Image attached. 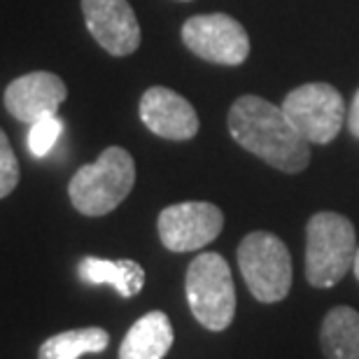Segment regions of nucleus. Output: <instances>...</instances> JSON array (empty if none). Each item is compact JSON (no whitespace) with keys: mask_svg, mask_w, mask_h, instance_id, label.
Returning <instances> with one entry per match:
<instances>
[{"mask_svg":"<svg viewBox=\"0 0 359 359\" xmlns=\"http://www.w3.org/2000/svg\"><path fill=\"white\" fill-rule=\"evenodd\" d=\"M348 128H350V133L359 140V89L355 93L353 105H350V112H348Z\"/></svg>","mask_w":359,"mask_h":359,"instance_id":"nucleus-18","label":"nucleus"},{"mask_svg":"<svg viewBox=\"0 0 359 359\" xmlns=\"http://www.w3.org/2000/svg\"><path fill=\"white\" fill-rule=\"evenodd\" d=\"M353 271H355V278L359 283V248H357V255H355V264H353Z\"/></svg>","mask_w":359,"mask_h":359,"instance_id":"nucleus-19","label":"nucleus"},{"mask_svg":"<svg viewBox=\"0 0 359 359\" xmlns=\"http://www.w3.org/2000/svg\"><path fill=\"white\" fill-rule=\"evenodd\" d=\"M82 14L93 40L112 56L140 47V24L128 0H82Z\"/></svg>","mask_w":359,"mask_h":359,"instance_id":"nucleus-9","label":"nucleus"},{"mask_svg":"<svg viewBox=\"0 0 359 359\" xmlns=\"http://www.w3.org/2000/svg\"><path fill=\"white\" fill-rule=\"evenodd\" d=\"M320 343L327 359H359V313L355 308H332L322 320Z\"/></svg>","mask_w":359,"mask_h":359,"instance_id":"nucleus-14","label":"nucleus"},{"mask_svg":"<svg viewBox=\"0 0 359 359\" xmlns=\"http://www.w3.org/2000/svg\"><path fill=\"white\" fill-rule=\"evenodd\" d=\"M184 292L191 315L208 332H224L236 315V287L226 259L217 252H203L191 259L184 278Z\"/></svg>","mask_w":359,"mask_h":359,"instance_id":"nucleus-4","label":"nucleus"},{"mask_svg":"<svg viewBox=\"0 0 359 359\" xmlns=\"http://www.w3.org/2000/svg\"><path fill=\"white\" fill-rule=\"evenodd\" d=\"M135 184V161L124 147H107L93 163L70 177L68 196L77 212L103 217L112 212Z\"/></svg>","mask_w":359,"mask_h":359,"instance_id":"nucleus-2","label":"nucleus"},{"mask_svg":"<svg viewBox=\"0 0 359 359\" xmlns=\"http://www.w3.org/2000/svg\"><path fill=\"white\" fill-rule=\"evenodd\" d=\"M357 255L355 226L339 212H318L306 226V278L313 287H334L348 276Z\"/></svg>","mask_w":359,"mask_h":359,"instance_id":"nucleus-3","label":"nucleus"},{"mask_svg":"<svg viewBox=\"0 0 359 359\" xmlns=\"http://www.w3.org/2000/svg\"><path fill=\"white\" fill-rule=\"evenodd\" d=\"M68 98V87L59 75L47 70H35L12 80L5 89V107L21 124H35L42 117L56 114Z\"/></svg>","mask_w":359,"mask_h":359,"instance_id":"nucleus-10","label":"nucleus"},{"mask_svg":"<svg viewBox=\"0 0 359 359\" xmlns=\"http://www.w3.org/2000/svg\"><path fill=\"white\" fill-rule=\"evenodd\" d=\"M224 215L208 201H184L163 208L156 219L159 238L170 252H194L222 233Z\"/></svg>","mask_w":359,"mask_h":359,"instance_id":"nucleus-8","label":"nucleus"},{"mask_svg":"<svg viewBox=\"0 0 359 359\" xmlns=\"http://www.w3.org/2000/svg\"><path fill=\"white\" fill-rule=\"evenodd\" d=\"M283 110L311 145H329L341 133L346 119V100L332 84L311 82L287 93Z\"/></svg>","mask_w":359,"mask_h":359,"instance_id":"nucleus-6","label":"nucleus"},{"mask_svg":"<svg viewBox=\"0 0 359 359\" xmlns=\"http://www.w3.org/2000/svg\"><path fill=\"white\" fill-rule=\"evenodd\" d=\"M182 42L198 59L217 66H241L250 54V38L241 21L229 14H196L182 26Z\"/></svg>","mask_w":359,"mask_h":359,"instance_id":"nucleus-7","label":"nucleus"},{"mask_svg":"<svg viewBox=\"0 0 359 359\" xmlns=\"http://www.w3.org/2000/svg\"><path fill=\"white\" fill-rule=\"evenodd\" d=\"M149 131L166 140H191L198 133V114L187 98L168 87H149L138 105Z\"/></svg>","mask_w":359,"mask_h":359,"instance_id":"nucleus-11","label":"nucleus"},{"mask_svg":"<svg viewBox=\"0 0 359 359\" xmlns=\"http://www.w3.org/2000/svg\"><path fill=\"white\" fill-rule=\"evenodd\" d=\"M19 184V161L7 140V133L0 128V198L10 196Z\"/></svg>","mask_w":359,"mask_h":359,"instance_id":"nucleus-17","label":"nucleus"},{"mask_svg":"<svg viewBox=\"0 0 359 359\" xmlns=\"http://www.w3.org/2000/svg\"><path fill=\"white\" fill-rule=\"evenodd\" d=\"M229 133L283 173H301L311 161V142L301 135L283 107L259 96H241L229 110Z\"/></svg>","mask_w":359,"mask_h":359,"instance_id":"nucleus-1","label":"nucleus"},{"mask_svg":"<svg viewBox=\"0 0 359 359\" xmlns=\"http://www.w3.org/2000/svg\"><path fill=\"white\" fill-rule=\"evenodd\" d=\"M87 285H110L121 299H131L145 287V269L133 259H98V257H84L77 266Z\"/></svg>","mask_w":359,"mask_h":359,"instance_id":"nucleus-13","label":"nucleus"},{"mask_svg":"<svg viewBox=\"0 0 359 359\" xmlns=\"http://www.w3.org/2000/svg\"><path fill=\"white\" fill-rule=\"evenodd\" d=\"M110 346V334L100 327L70 329L54 334L42 343L38 359H80L82 355H98Z\"/></svg>","mask_w":359,"mask_h":359,"instance_id":"nucleus-15","label":"nucleus"},{"mask_svg":"<svg viewBox=\"0 0 359 359\" xmlns=\"http://www.w3.org/2000/svg\"><path fill=\"white\" fill-rule=\"evenodd\" d=\"M61 131L63 121L56 114H49V117H42L40 121L31 124V131H28V149H31V154L45 156L54 147V142L59 140Z\"/></svg>","mask_w":359,"mask_h":359,"instance_id":"nucleus-16","label":"nucleus"},{"mask_svg":"<svg viewBox=\"0 0 359 359\" xmlns=\"http://www.w3.org/2000/svg\"><path fill=\"white\" fill-rule=\"evenodd\" d=\"M238 266L248 290L262 304H278L292 290V257L276 233H248L238 245Z\"/></svg>","mask_w":359,"mask_h":359,"instance_id":"nucleus-5","label":"nucleus"},{"mask_svg":"<svg viewBox=\"0 0 359 359\" xmlns=\"http://www.w3.org/2000/svg\"><path fill=\"white\" fill-rule=\"evenodd\" d=\"M173 325L168 315L152 311L135 320L119 346V359H163L173 348Z\"/></svg>","mask_w":359,"mask_h":359,"instance_id":"nucleus-12","label":"nucleus"}]
</instances>
